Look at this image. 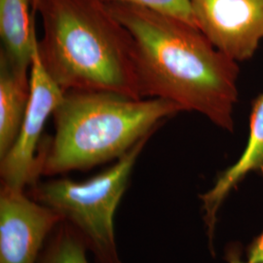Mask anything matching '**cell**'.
<instances>
[{
	"instance_id": "6da1fadb",
	"label": "cell",
	"mask_w": 263,
	"mask_h": 263,
	"mask_svg": "<svg viewBox=\"0 0 263 263\" xmlns=\"http://www.w3.org/2000/svg\"><path fill=\"white\" fill-rule=\"evenodd\" d=\"M105 3L131 36L141 98L167 100L233 131L238 63L183 21L127 3Z\"/></svg>"
},
{
	"instance_id": "7a4b0ae2",
	"label": "cell",
	"mask_w": 263,
	"mask_h": 263,
	"mask_svg": "<svg viewBox=\"0 0 263 263\" xmlns=\"http://www.w3.org/2000/svg\"><path fill=\"white\" fill-rule=\"evenodd\" d=\"M41 63L65 92L140 94L132 39L104 0H33Z\"/></svg>"
},
{
	"instance_id": "3957f363",
	"label": "cell",
	"mask_w": 263,
	"mask_h": 263,
	"mask_svg": "<svg viewBox=\"0 0 263 263\" xmlns=\"http://www.w3.org/2000/svg\"><path fill=\"white\" fill-rule=\"evenodd\" d=\"M182 111L170 101L106 92H66L53 113L55 135L39 147L41 175L91 169L118 159Z\"/></svg>"
},
{
	"instance_id": "277c9868",
	"label": "cell",
	"mask_w": 263,
	"mask_h": 263,
	"mask_svg": "<svg viewBox=\"0 0 263 263\" xmlns=\"http://www.w3.org/2000/svg\"><path fill=\"white\" fill-rule=\"evenodd\" d=\"M149 138L142 139L109 169L86 181L52 179L33 185L32 198L73 226L99 263H121L115 243L114 216Z\"/></svg>"
},
{
	"instance_id": "5b68a950",
	"label": "cell",
	"mask_w": 263,
	"mask_h": 263,
	"mask_svg": "<svg viewBox=\"0 0 263 263\" xmlns=\"http://www.w3.org/2000/svg\"><path fill=\"white\" fill-rule=\"evenodd\" d=\"M65 92L50 77L41 63L38 40L34 42L30 66V97L19 135L9 151L1 158L2 185L24 190L35 185L41 175L39 142L48 118L62 103Z\"/></svg>"
},
{
	"instance_id": "8992f818",
	"label": "cell",
	"mask_w": 263,
	"mask_h": 263,
	"mask_svg": "<svg viewBox=\"0 0 263 263\" xmlns=\"http://www.w3.org/2000/svg\"><path fill=\"white\" fill-rule=\"evenodd\" d=\"M198 28L231 60L254 56L263 39V0H191Z\"/></svg>"
},
{
	"instance_id": "52a82bcc",
	"label": "cell",
	"mask_w": 263,
	"mask_h": 263,
	"mask_svg": "<svg viewBox=\"0 0 263 263\" xmlns=\"http://www.w3.org/2000/svg\"><path fill=\"white\" fill-rule=\"evenodd\" d=\"M63 221L24 190L1 185L0 263H35L44 240Z\"/></svg>"
},
{
	"instance_id": "ba28073f",
	"label": "cell",
	"mask_w": 263,
	"mask_h": 263,
	"mask_svg": "<svg viewBox=\"0 0 263 263\" xmlns=\"http://www.w3.org/2000/svg\"><path fill=\"white\" fill-rule=\"evenodd\" d=\"M251 172H257L263 177V93L254 101L250 117L249 140L241 157L219 175L214 187L200 196L204 203L205 220L211 239L218 208L231 189L236 187Z\"/></svg>"
},
{
	"instance_id": "9c48e42d",
	"label": "cell",
	"mask_w": 263,
	"mask_h": 263,
	"mask_svg": "<svg viewBox=\"0 0 263 263\" xmlns=\"http://www.w3.org/2000/svg\"><path fill=\"white\" fill-rule=\"evenodd\" d=\"M30 97V68L0 53V158L16 141Z\"/></svg>"
},
{
	"instance_id": "30bf717a",
	"label": "cell",
	"mask_w": 263,
	"mask_h": 263,
	"mask_svg": "<svg viewBox=\"0 0 263 263\" xmlns=\"http://www.w3.org/2000/svg\"><path fill=\"white\" fill-rule=\"evenodd\" d=\"M33 0H0L1 52L16 66L30 68L36 38Z\"/></svg>"
},
{
	"instance_id": "8fae6325",
	"label": "cell",
	"mask_w": 263,
	"mask_h": 263,
	"mask_svg": "<svg viewBox=\"0 0 263 263\" xmlns=\"http://www.w3.org/2000/svg\"><path fill=\"white\" fill-rule=\"evenodd\" d=\"M83 237L72 226L64 223L58 230L40 263H88Z\"/></svg>"
},
{
	"instance_id": "7c38bea8",
	"label": "cell",
	"mask_w": 263,
	"mask_h": 263,
	"mask_svg": "<svg viewBox=\"0 0 263 263\" xmlns=\"http://www.w3.org/2000/svg\"><path fill=\"white\" fill-rule=\"evenodd\" d=\"M105 2H120L143 7L161 14L183 21L198 28L191 0H104Z\"/></svg>"
},
{
	"instance_id": "4fadbf2b",
	"label": "cell",
	"mask_w": 263,
	"mask_h": 263,
	"mask_svg": "<svg viewBox=\"0 0 263 263\" xmlns=\"http://www.w3.org/2000/svg\"><path fill=\"white\" fill-rule=\"evenodd\" d=\"M248 263H263V232L249 247Z\"/></svg>"
},
{
	"instance_id": "5bb4252c",
	"label": "cell",
	"mask_w": 263,
	"mask_h": 263,
	"mask_svg": "<svg viewBox=\"0 0 263 263\" xmlns=\"http://www.w3.org/2000/svg\"><path fill=\"white\" fill-rule=\"evenodd\" d=\"M228 260H229L230 263H248L241 261L239 254L234 250H231L229 252V254H228Z\"/></svg>"
}]
</instances>
